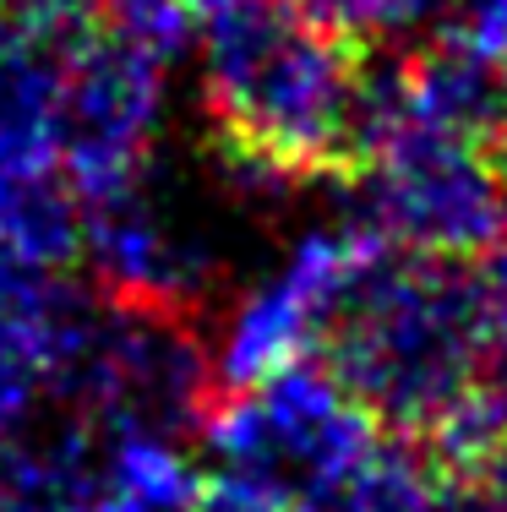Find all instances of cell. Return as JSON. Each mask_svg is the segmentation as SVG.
Listing matches in <instances>:
<instances>
[{"instance_id":"1","label":"cell","mask_w":507,"mask_h":512,"mask_svg":"<svg viewBox=\"0 0 507 512\" xmlns=\"http://www.w3.org/2000/svg\"><path fill=\"white\" fill-rule=\"evenodd\" d=\"M497 322L486 256L377 246L355 267L317 355L349 398L398 436H431L475 393Z\"/></svg>"},{"instance_id":"2","label":"cell","mask_w":507,"mask_h":512,"mask_svg":"<svg viewBox=\"0 0 507 512\" xmlns=\"http://www.w3.org/2000/svg\"><path fill=\"white\" fill-rule=\"evenodd\" d=\"M197 55L219 142L311 180H344L360 44L317 28L289 0H224L202 17Z\"/></svg>"},{"instance_id":"3","label":"cell","mask_w":507,"mask_h":512,"mask_svg":"<svg viewBox=\"0 0 507 512\" xmlns=\"http://www.w3.org/2000/svg\"><path fill=\"white\" fill-rule=\"evenodd\" d=\"M197 442L208 453V480L279 512H328L377 453L382 425L322 360H289L235 393H219Z\"/></svg>"},{"instance_id":"4","label":"cell","mask_w":507,"mask_h":512,"mask_svg":"<svg viewBox=\"0 0 507 512\" xmlns=\"http://www.w3.org/2000/svg\"><path fill=\"white\" fill-rule=\"evenodd\" d=\"M360 224L404 251L486 256L502 240L497 153L409 120L360 175Z\"/></svg>"},{"instance_id":"5","label":"cell","mask_w":507,"mask_h":512,"mask_svg":"<svg viewBox=\"0 0 507 512\" xmlns=\"http://www.w3.org/2000/svg\"><path fill=\"white\" fill-rule=\"evenodd\" d=\"M164 126V60L115 39L99 22L66 28L50 104V153L77 191L142 175Z\"/></svg>"},{"instance_id":"6","label":"cell","mask_w":507,"mask_h":512,"mask_svg":"<svg viewBox=\"0 0 507 512\" xmlns=\"http://www.w3.org/2000/svg\"><path fill=\"white\" fill-rule=\"evenodd\" d=\"M377 246L366 224L349 229H311L295 240L289 256L229 311L224 338L213 344V382L219 393L257 382L289 360H311L328 333L338 300H344L355 267Z\"/></svg>"},{"instance_id":"7","label":"cell","mask_w":507,"mask_h":512,"mask_svg":"<svg viewBox=\"0 0 507 512\" xmlns=\"http://www.w3.org/2000/svg\"><path fill=\"white\" fill-rule=\"evenodd\" d=\"M82 262L99 278V295L191 316L219 273V251L175 207L153 197L142 175L82 191Z\"/></svg>"},{"instance_id":"8","label":"cell","mask_w":507,"mask_h":512,"mask_svg":"<svg viewBox=\"0 0 507 512\" xmlns=\"http://www.w3.org/2000/svg\"><path fill=\"white\" fill-rule=\"evenodd\" d=\"M404 99L415 126L469 137L491 153L507 142V60L448 28H431V39L404 55Z\"/></svg>"},{"instance_id":"9","label":"cell","mask_w":507,"mask_h":512,"mask_svg":"<svg viewBox=\"0 0 507 512\" xmlns=\"http://www.w3.org/2000/svg\"><path fill=\"white\" fill-rule=\"evenodd\" d=\"M66 28L0 17V175L44 164L50 153V104Z\"/></svg>"},{"instance_id":"10","label":"cell","mask_w":507,"mask_h":512,"mask_svg":"<svg viewBox=\"0 0 507 512\" xmlns=\"http://www.w3.org/2000/svg\"><path fill=\"white\" fill-rule=\"evenodd\" d=\"M77 306L82 295L60 284V267H44L0 240V360L33 365L44 376Z\"/></svg>"},{"instance_id":"11","label":"cell","mask_w":507,"mask_h":512,"mask_svg":"<svg viewBox=\"0 0 507 512\" xmlns=\"http://www.w3.org/2000/svg\"><path fill=\"white\" fill-rule=\"evenodd\" d=\"M208 474L186 458L180 442H148V436H110V469H104L99 512H197Z\"/></svg>"},{"instance_id":"12","label":"cell","mask_w":507,"mask_h":512,"mask_svg":"<svg viewBox=\"0 0 507 512\" xmlns=\"http://www.w3.org/2000/svg\"><path fill=\"white\" fill-rule=\"evenodd\" d=\"M300 17H311L317 28L338 33V39L377 50V44H404L409 33L437 28L448 0H289Z\"/></svg>"},{"instance_id":"13","label":"cell","mask_w":507,"mask_h":512,"mask_svg":"<svg viewBox=\"0 0 507 512\" xmlns=\"http://www.w3.org/2000/svg\"><path fill=\"white\" fill-rule=\"evenodd\" d=\"M88 17L99 28H110L115 39L148 50L153 60L186 55L191 39H197V22H202L191 11V0H93Z\"/></svg>"},{"instance_id":"14","label":"cell","mask_w":507,"mask_h":512,"mask_svg":"<svg viewBox=\"0 0 507 512\" xmlns=\"http://www.w3.org/2000/svg\"><path fill=\"white\" fill-rule=\"evenodd\" d=\"M426 512H507V447L464 463H437Z\"/></svg>"},{"instance_id":"15","label":"cell","mask_w":507,"mask_h":512,"mask_svg":"<svg viewBox=\"0 0 507 512\" xmlns=\"http://www.w3.org/2000/svg\"><path fill=\"white\" fill-rule=\"evenodd\" d=\"M39 404H44V376L33 365L0 360V453L33 431Z\"/></svg>"},{"instance_id":"16","label":"cell","mask_w":507,"mask_h":512,"mask_svg":"<svg viewBox=\"0 0 507 512\" xmlns=\"http://www.w3.org/2000/svg\"><path fill=\"white\" fill-rule=\"evenodd\" d=\"M197 512H279V507L257 502V496H246V491H235V485L208 480V485H202V507Z\"/></svg>"},{"instance_id":"17","label":"cell","mask_w":507,"mask_h":512,"mask_svg":"<svg viewBox=\"0 0 507 512\" xmlns=\"http://www.w3.org/2000/svg\"><path fill=\"white\" fill-rule=\"evenodd\" d=\"M497 180H502V246H507V142L497 148Z\"/></svg>"}]
</instances>
